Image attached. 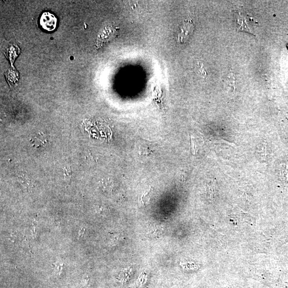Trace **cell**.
Segmentation results:
<instances>
[{
	"label": "cell",
	"mask_w": 288,
	"mask_h": 288,
	"mask_svg": "<svg viewBox=\"0 0 288 288\" xmlns=\"http://www.w3.org/2000/svg\"><path fill=\"white\" fill-rule=\"evenodd\" d=\"M257 152L259 155L263 159H265L266 155V147L265 143H262L259 145L257 149Z\"/></svg>",
	"instance_id": "cell-6"
},
{
	"label": "cell",
	"mask_w": 288,
	"mask_h": 288,
	"mask_svg": "<svg viewBox=\"0 0 288 288\" xmlns=\"http://www.w3.org/2000/svg\"><path fill=\"white\" fill-rule=\"evenodd\" d=\"M191 143L192 154L194 155L196 153V147L195 144L193 141V140L192 139V138L191 139Z\"/></svg>",
	"instance_id": "cell-7"
},
{
	"label": "cell",
	"mask_w": 288,
	"mask_h": 288,
	"mask_svg": "<svg viewBox=\"0 0 288 288\" xmlns=\"http://www.w3.org/2000/svg\"><path fill=\"white\" fill-rule=\"evenodd\" d=\"M152 193V190H147L144 193L140 198V203L142 205L147 204L150 201V194Z\"/></svg>",
	"instance_id": "cell-5"
},
{
	"label": "cell",
	"mask_w": 288,
	"mask_h": 288,
	"mask_svg": "<svg viewBox=\"0 0 288 288\" xmlns=\"http://www.w3.org/2000/svg\"><path fill=\"white\" fill-rule=\"evenodd\" d=\"M194 30V24L191 20H188L185 22L181 29V33L178 34V40L182 43L185 42L192 34Z\"/></svg>",
	"instance_id": "cell-3"
},
{
	"label": "cell",
	"mask_w": 288,
	"mask_h": 288,
	"mask_svg": "<svg viewBox=\"0 0 288 288\" xmlns=\"http://www.w3.org/2000/svg\"><path fill=\"white\" fill-rule=\"evenodd\" d=\"M236 26L238 31H243L253 33L251 20L247 16H244L241 13H239L236 17Z\"/></svg>",
	"instance_id": "cell-2"
},
{
	"label": "cell",
	"mask_w": 288,
	"mask_h": 288,
	"mask_svg": "<svg viewBox=\"0 0 288 288\" xmlns=\"http://www.w3.org/2000/svg\"><path fill=\"white\" fill-rule=\"evenodd\" d=\"M227 86L229 93H234L236 89V78L234 74L232 71L228 75Z\"/></svg>",
	"instance_id": "cell-4"
},
{
	"label": "cell",
	"mask_w": 288,
	"mask_h": 288,
	"mask_svg": "<svg viewBox=\"0 0 288 288\" xmlns=\"http://www.w3.org/2000/svg\"><path fill=\"white\" fill-rule=\"evenodd\" d=\"M40 24L45 30L51 32L56 28L57 19L52 13L46 12L41 16Z\"/></svg>",
	"instance_id": "cell-1"
}]
</instances>
